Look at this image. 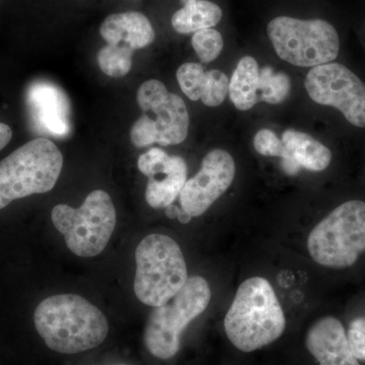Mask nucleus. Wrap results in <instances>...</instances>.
Segmentation results:
<instances>
[{"label":"nucleus","mask_w":365,"mask_h":365,"mask_svg":"<svg viewBox=\"0 0 365 365\" xmlns=\"http://www.w3.org/2000/svg\"><path fill=\"white\" fill-rule=\"evenodd\" d=\"M182 6L172 16V26L177 33H196L212 28L222 20V9L209 0H187Z\"/></svg>","instance_id":"18"},{"label":"nucleus","mask_w":365,"mask_h":365,"mask_svg":"<svg viewBox=\"0 0 365 365\" xmlns=\"http://www.w3.org/2000/svg\"><path fill=\"white\" fill-rule=\"evenodd\" d=\"M230 90V79L222 71H210L206 72L202 95L200 100L207 107H217L225 102Z\"/></svg>","instance_id":"24"},{"label":"nucleus","mask_w":365,"mask_h":365,"mask_svg":"<svg viewBox=\"0 0 365 365\" xmlns=\"http://www.w3.org/2000/svg\"><path fill=\"white\" fill-rule=\"evenodd\" d=\"M283 144L300 168L322 172L330 165L332 153L323 143L304 132L288 129L282 134Z\"/></svg>","instance_id":"16"},{"label":"nucleus","mask_w":365,"mask_h":365,"mask_svg":"<svg viewBox=\"0 0 365 365\" xmlns=\"http://www.w3.org/2000/svg\"><path fill=\"white\" fill-rule=\"evenodd\" d=\"M53 225L64 235L69 251L83 258L104 251L116 225V209L107 192L96 190L81 207L59 204L53 208Z\"/></svg>","instance_id":"6"},{"label":"nucleus","mask_w":365,"mask_h":365,"mask_svg":"<svg viewBox=\"0 0 365 365\" xmlns=\"http://www.w3.org/2000/svg\"><path fill=\"white\" fill-rule=\"evenodd\" d=\"M137 103L144 114L130 131L131 143L143 148L153 143L176 145L188 136V110L181 97L170 93L162 81L150 79L137 91Z\"/></svg>","instance_id":"8"},{"label":"nucleus","mask_w":365,"mask_h":365,"mask_svg":"<svg viewBox=\"0 0 365 365\" xmlns=\"http://www.w3.org/2000/svg\"><path fill=\"white\" fill-rule=\"evenodd\" d=\"M100 34L107 44L127 45L134 51L148 47L155 38L150 20L137 11L111 14L103 21Z\"/></svg>","instance_id":"14"},{"label":"nucleus","mask_w":365,"mask_h":365,"mask_svg":"<svg viewBox=\"0 0 365 365\" xmlns=\"http://www.w3.org/2000/svg\"><path fill=\"white\" fill-rule=\"evenodd\" d=\"M350 349L359 360H365V318L354 319L347 333Z\"/></svg>","instance_id":"25"},{"label":"nucleus","mask_w":365,"mask_h":365,"mask_svg":"<svg viewBox=\"0 0 365 365\" xmlns=\"http://www.w3.org/2000/svg\"><path fill=\"white\" fill-rule=\"evenodd\" d=\"M306 346L319 365H360L350 349L344 327L333 317L319 319L309 328Z\"/></svg>","instance_id":"13"},{"label":"nucleus","mask_w":365,"mask_h":365,"mask_svg":"<svg viewBox=\"0 0 365 365\" xmlns=\"http://www.w3.org/2000/svg\"><path fill=\"white\" fill-rule=\"evenodd\" d=\"M138 169L148 178L145 199L150 207L167 208L181 194L187 182V165L181 157H170L153 148L138 158Z\"/></svg>","instance_id":"12"},{"label":"nucleus","mask_w":365,"mask_h":365,"mask_svg":"<svg viewBox=\"0 0 365 365\" xmlns=\"http://www.w3.org/2000/svg\"><path fill=\"white\" fill-rule=\"evenodd\" d=\"M63 168L56 144L33 139L0 162V209L18 199L51 191Z\"/></svg>","instance_id":"4"},{"label":"nucleus","mask_w":365,"mask_h":365,"mask_svg":"<svg viewBox=\"0 0 365 365\" xmlns=\"http://www.w3.org/2000/svg\"><path fill=\"white\" fill-rule=\"evenodd\" d=\"M134 292L146 306H163L188 279L186 262L178 242L169 235L144 237L135 251Z\"/></svg>","instance_id":"3"},{"label":"nucleus","mask_w":365,"mask_h":365,"mask_svg":"<svg viewBox=\"0 0 365 365\" xmlns=\"http://www.w3.org/2000/svg\"><path fill=\"white\" fill-rule=\"evenodd\" d=\"M260 69L256 59L245 56L240 60L230 81V95L232 104L240 111H248L259 102Z\"/></svg>","instance_id":"17"},{"label":"nucleus","mask_w":365,"mask_h":365,"mask_svg":"<svg viewBox=\"0 0 365 365\" xmlns=\"http://www.w3.org/2000/svg\"><path fill=\"white\" fill-rule=\"evenodd\" d=\"M121 365H125V364H121Z\"/></svg>","instance_id":"30"},{"label":"nucleus","mask_w":365,"mask_h":365,"mask_svg":"<svg viewBox=\"0 0 365 365\" xmlns=\"http://www.w3.org/2000/svg\"><path fill=\"white\" fill-rule=\"evenodd\" d=\"M235 163L230 153L213 150L207 153L198 174L187 180L180 203L182 210L192 217L204 215L234 182Z\"/></svg>","instance_id":"11"},{"label":"nucleus","mask_w":365,"mask_h":365,"mask_svg":"<svg viewBox=\"0 0 365 365\" xmlns=\"http://www.w3.org/2000/svg\"><path fill=\"white\" fill-rule=\"evenodd\" d=\"M186 1H187V0H181V2H182V4H184L185 2H186Z\"/></svg>","instance_id":"29"},{"label":"nucleus","mask_w":365,"mask_h":365,"mask_svg":"<svg viewBox=\"0 0 365 365\" xmlns=\"http://www.w3.org/2000/svg\"><path fill=\"white\" fill-rule=\"evenodd\" d=\"M34 323L45 344L61 354H76L102 344L109 333L105 314L76 294L53 295L40 302Z\"/></svg>","instance_id":"1"},{"label":"nucleus","mask_w":365,"mask_h":365,"mask_svg":"<svg viewBox=\"0 0 365 365\" xmlns=\"http://www.w3.org/2000/svg\"><path fill=\"white\" fill-rule=\"evenodd\" d=\"M206 72L198 63H185L177 71V79L182 93L191 101H198L202 95Z\"/></svg>","instance_id":"22"},{"label":"nucleus","mask_w":365,"mask_h":365,"mask_svg":"<svg viewBox=\"0 0 365 365\" xmlns=\"http://www.w3.org/2000/svg\"><path fill=\"white\" fill-rule=\"evenodd\" d=\"M253 143L255 150L260 155L282 158L283 169L288 175H295L299 172V165L290 157L287 148L275 132L270 129H262L257 132Z\"/></svg>","instance_id":"21"},{"label":"nucleus","mask_w":365,"mask_h":365,"mask_svg":"<svg viewBox=\"0 0 365 365\" xmlns=\"http://www.w3.org/2000/svg\"><path fill=\"white\" fill-rule=\"evenodd\" d=\"M210 300L207 281L200 276H193L167 304L155 307L143 336L144 344L150 354L160 359L174 357L181 347L185 329L205 312Z\"/></svg>","instance_id":"5"},{"label":"nucleus","mask_w":365,"mask_h":365,"mask_svg":"<svg viewBox=\"0 0 365 365\" xmlns=\"http://www.w3.org/2000/svg\"><path fill=\"white\" fill-rule=\"evenodd\" d=\"M133 52L127 45L107 44L98 53V66L111 78H122L131 71Z\"/></svg>","instance_id":"20"},{"label":"nucleus","mask_w":365,"mask_h":365,"mask_svg":"<svg viewBox=\"0 0 365 365\" xmlns=\"http://www.w3.org/2000/svg\"><path fill=\"white\" fill-rule=\"evenodd\" d=\"M307 250L326 267H350L365 252V202L347 201L334 209L307 237Z\"/></svg>","instance_id":"7"},{"label":"nucleus","mask_w":365,"mask_h":365,"mask_svg":"<svg viewBox=\"0 0 365 365\" xmlns=\"http://www.w3.org/2000/svg\"><path fill=\"white\" fill-rule=\"evenodd\" d=\"M192 46L203 63H209L220 56L223 48L222 34L215 29H204L194 33Z\"/></svg>","instance_id":"23"},{"label":"nucleus","mask_w":365,"mask_h":365,"mask_svg":"<svg viewBox=\"0 0 365 365\" xmlns=\"http://www.w3.org/2000/svg\"><path fill=\"white\" fill-rule=\"evenodd\" d=\"M292 91V81L284 72H275L272 67L264 66L260 69L259 81V101L270 105L284 102Z\"/></svg>","instance_id":"19"},{"label":"nucleus","mask_w":365,"mask_h":365,"mask_svg":"<svg viewBox=\"0 0 365 365\" xmlns=\"http://www.w3.org/2000/svg\"><path fill=\"white\" fill-rule=\"evenodd\" d=\"M192 216L187 213L186 211L182 210V209H180L179 216H178V220L179 222L182 223V225H187L191 222Z\"/></svg>","instance_id":"28"},{"label":"nucleus","mask_w":365,"mask_h":365,"mask_svg":"<svg viewBox=\"0 0 365 365\" xmlns=\"http://www.w3.org/2000/svg\"><path fill=\"white\" fill-rule=\"evenodd\" d=\"M267 33L278 56L294 66L330 63L339 54L337 31L319 19L304 21L277 16L268 24Z\"/></svg>","instance_id":"9"},{"label":"nucleus","mask_w":365,"mask_h":365,"mask_svg":"<svg viewBox=\"0 0 365 365\" xmlns=\"http://www.w3.org/2000/svg\"><path fill=\"white\" fill-rule=\"evenodd\" d=\"M304 86L314 103L336 108L353 126L365 128V83L347 67L336 62L314 66Z\"/></svg>","instance_id":"10"},{"label":"nucleus","mask_w":365,"mask_h":365,"mask_svg":"<svg viewBox=\"0 0 365 365\" xmlns=\"http://www.w3.org/2000/svg\"><path fill=\"white\" fill-rule=\"evenodd\" d=\"M180 208L177 207L174 204H170V206H168L167 209H165V215H167L169 218H178L179 216Z\"/></svg>","instance_id":"27"},{"label":"nucleus","mask_w":365,"mask_h":365,"mask_svg":"<svg viewBox=\"0 0 365 365\" xmlns=\"http://www.w3.org/2000/svg\"><path fill=\"white\" fill-rule=\"evenodd\" d=\"M287 327L275 290L263 277L240 285L225 318L228 340L242 352H253L281 337Z\"/></svg>","instance_id":"2"},{"label":"nucleus","mask_w":365,"mask_h":365,"mask_svg":"<svg viewBox=\"0 0 365 365\" xmlns=\"http://www.w3.org/2000/svg\"><path fill=\"white\" fill-rule=\"evenodd\" d=\"M29 98L36 118L46 130L57 135L68 131V106L61 91L47 83H38L31 88Z\"/></svg>","instance_id":"15"},{"label":"nucleus","mask_w":365,"mask_h":365,"mask_svg":"<svg viewBox=\"0 0 365 365\" xmlns=\"http://www.w3.org/2000/svg\"><path fill=\"white\" fill-rule=\"evenodd\" d=\"M11 137H13V130L11 127L7 126L6 124L0 123V150L6 148L11 140Z\"/></svg>","instance_id":"26"}]
</instances>
